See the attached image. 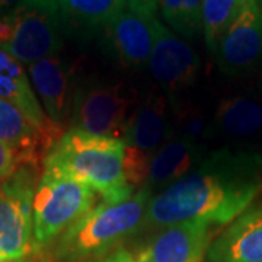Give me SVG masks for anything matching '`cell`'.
<instances>
[{"label":"cell","mask_w":262,"mask_h":262,"mask_svg":"<svg viewBox=\"0 0 262 262\" xmlns=\"http://www.w3.org/2000/svg\"><path fill=\"white\" fill-rule=\"evenodd\" d=\"M262 194V153L252 149L211 150L178 182L151 196L141 229L182 222L232 223Z\"/></svg>","instance_id":"obj_1"},{"label":"cell","mask_w":262,"mask_h":262,"mask_svg":"<svg viewBox=\"0 0 262 262\" xmlns=\"http://www.w3.org/2000/svg\"><path fill=\"white\" fill-rule=\"evenodd\" d=\"M125 143L70 128L48 151L42 172L94 188L105 201H122L136 191L124 173Z\"/></svg>","instance_id":"obj_2"},{"label":"cell","mask_w":262,"mask_h":262,"mask_svg":"<svg viewBox=\"0 0 262 262\" xmlns=\"http://www.w3.org/2000/svg\"><path fill=\"white\" fill-rule=\"evenodd\" d=\"M150 200V191L143 187L122 201L102 200L57 237L56 256L64 262L92 261L115 251L117 245L140 230Z\"/></svg>","instance_id":"obj_3"},{"label":"cell","mask_w":262,"mask_h":262,"mask_svg":"<svg viewBox=\"0 0 262 262\" xmlns=\"http://www.w3.org/2000/svg\"><path fill=\"white\" fill-rule=\"evenodd\" d=\"M63 47L57 0H27L0 18V50L22 64L56 56Z\"/></svg>","instance_id":"obj_4"},{"label":"cell","mask_w":262,"mask_h":262,"mask_svg":"<svg viewBox=\"0 0 262 262\" xmlns=\"http://www.w3.org/2000/svg\"><path fill=\"white\" fill-rule=\"evenodd\" d=\"M95 200L96 191L89 185L42 172L32 204L35 249L44 248L60 237L92 210Z\"/></svg>","instance_id":"obj_5"},{"label":"cell","mask_w":262,"mask_h":262,"mask_svg":"<svg viewBox=\"0 0 262 262\" xmlns=\"http://www.w3.org/2000/svg\"><path fill=\"white\" fill-rule=\"evenodd\" d=\"M41 173L22 166L0 184V262L22 261L35 249L32 204Z\"/></svg>","instance_id":"obj_6"},{"label":"cell","mask_w":262,"mask_h":262,"mask_svg":"<svg viewBox=\"0 0 262 262\" xmlns=\"http://www.w3.org/2000/svg\"><path fill=\"white\" fill-rule=\"evenodd\" d=\"M139 98L134 89L124 83L77 84L72 102L70 128L122 139Z\"/></svg>","instance_id":"obj_7"},{"label":"cell","mask_w":262,"mask_h":262,"mask_svg":"<svg viewBox=\"0 0 262 262\" xmlns=\"http://www.w3.org/2000/svg\"><path fill=\"white\" fill-rule=\"evenodd\" d=\"M229 77H251L262 70V2L248 0L226 29L214 53Z\"/></svg>","instance_id":"obj_8"},{"label":"cell","mask_w":262,"mask_h":262,"mask_svg":"<svg viewBox=\"0 0 262 262\" xmlns=\"http://www.w3.org/2000/svg\"><path fill=\"white\" fill-rule=\"evenodd\" d=\"M149 67L158 86L173 101L196 83L201 61L194 48L156 20Z\"/></svg>","instance_id":"obj_9"},{"label":"cell","mask_w":262,"mask_h":262,"mask_svg":"<svg viewBox=\"0 0 262 262\" xmlns=\"http://www.w3.org/2000/svg\"><path fill=\"white\" fill-rule=\"evenodd\" d=\"M223 141V147L252 149L262 140V94L225 96L208 121L207 141Z\"/></svg>","instance_id":"obj_10"},{"label":"cell","mask_w":262,"mask_h":262,"mask_svg":"<svg viewBox=\"0 0 262 262\" xmlns=\"http://www.w3.org/2000/svg\"><path fill=\"white\" fill-rule=\"evenodd\" d=\"M175 136V118L168 95L159 86L139 98L121 140L127 149L151 160L153 155Z\"/></svg>","instance_id":"obj_11"},{"label":"cell","mask_w":262,"mask_h":262,"mask_svg":"<svg viewBox=\"0 0 262 262\" xmlns=\"http://www.w3.org/2000/svg\"><path fill=\"white\" fill-rule=\"evenodd\" d=\"M211 227L196 220L165 226L133 255L137 262H204L211 245Z\"/></svg>","instance_id":"obj_12"},{"label":"cell","mask_w":262,"mask_h":262,"mask_svg":"<svg viewBox=\"0 0 262 262\" xmlns=\"http://www.w3.org/2000/svg\"><path fill=\"white\" fill-rule=\"evenodd\" d=\"M156 20L125 8L103 28L106 46L120 64L139 70L149 64Z\"/></svg>","instance_id":"obj_13"},{"label":"cell","mask_w":262,"mask_h":262,"mask_svg":"<svg viewBox=\"0 0 262 262\" xmlns=\"http://www.w3.org/2000/svg\"><path fill=\"white\" fill-rule=\"evenodd\" d=\"M28 76L44 113L53 122L66 127L70 120L73 94L72 72L61 57H47L28 66Z\"/></svg>","instance_id":"obj_14"},{"label":"cell","mask_w":262,"mask_h":262,"mask_svg":"<svg viewBox=\"0 0 262 262\" xmlns=\"http://www.w3.org/2000/svg\"><path fill=\"white\" fill-rule=\"evenodd\" d=\"M0 141L15 150L22 166L42 170L57 139L41 130L18 106L0 99Z\"/></svg>","instance_id":"obj_15"},{"label":"cell","mask_w":262,"mask_h":262,"mask_svg":"<svg viewBox=\"0 0 262 262\" xmlns=\"http://www.w3.org/2000/svg\"><path fill=\"white\" fill-rule=\"evenodd\" d=\"M207 153L204 143L175 134L153 155L143 188L156 195L195 169Z\"/></svg>","instance_id":"obj_16"},{"label":"cell","mask_w":262,"mask_h":262,"mask_svg":"<svg viewBox=\"0 0 262 262\" xmlns=\"http://www.w3.org/2000/svg\"><path fill=\"white\" fill-rule=\"evenodd\" d=\"M211 262H262V206L234 219L208 248Z\"/></svg>","instance_id":"obj_17"},{"label":"cell","mask_w":262,"mask_h":262,"mask_svg":"<svg viewBox=\"0 0 262 262\" xmlns=\"http://www.w3.org/2000/svg\"><path fill=\"white\" fill-rule=\"evenodd\" d=\"M0 99L18 106L31 121L57 140L66 133L44 113L24 64L3 50H0Z\"/></svg>","instance_id":"obj_18"},{"label":"cell","mask_w":262,"mask_h":262,"mask_svg":"<svg viewBox=\"0 0 262 262\" xmlns=\"http://www.w3.org/2000/svg\"><path fill=\"white\" fill-rule=\"evenodd\" d=\"M63 29L77 35L105 28L127 8L125 0H57Z\"/></svg>","instance_id":"obj_19"},{"label":"cell","mask_w":262,"mask_h":262,"mask_svg":"<svg viewBox=\"0 0 262 262\" xmlns=\"http://www.w3.org/2000/svg\"><path fill=\"white\" fill-rule=\"evenodd\" d=\"M248 0H203V35L214 54L220 39Z\"/></svg>","instance_id":"obj_20"},{"label":"cell","mask_w":262,"mask_h":262,"mask_svg":"<svg viewBox=\"0 0 262 262\" xmlns=\"http://www.w3.org/2000/svg\"><path fill=\"white\" fill-rule=\"evenodd\" d=\"M163 19L187 39L203 32V0H159Z\"/></svg>","instance_id":"obj_21"},{"label":"cell","mask_w":262,"mask_h":262,"mask_svg":"<svg viewBox=\"0 0 262 262\" xmlns=\"http://www.w3.org/2000/svg\"><path fill=\"white\" fill-rule=\"evenodd\" d=\"M19 168H22V162L16 151L0 141V184L13 175Z\"/></svg>","instance_id":"obj_22"},{"label":"cell","mask_w":262,"mask_h":262,"mask_svg":"<svg viewBox=\"0 0 262 262\" xmlns=\"http://www.w3.org/2000/svg\"><path fill=\"white\" fill-rule=\"evenodd\" d=\"M127 8L144 18H156L159 0H125Z\"/></svg>","instance_id":"obj_23"},{"label":"cell","mask_w":262,"mask_h":262,"mask_svg":"<svg viewBox=\"0 0 262 262\" xmlns=\"http://www.w3.org/2000/svg\"><path fill=\"white\" fill-rule=\"evenodd\" d=\"M88 262H137V259L134 258V255L127 249H117L113 252L106 253L101 258H96L92 261Z\"/></svg>","instance_id":"obj_24"},{"label":"cell","mask_w":262,"mask_h":262,"mask_svg":"<svg viewBox=\"0 0 262 262\" xmlns=\"http://www.w3.org/2000/svg\"><path fill=\"white\" fill-rule=\"evenodd\" d=\"M27 0H0V18L8 15L9 12L16 9L22 3H25Z\"/></svg>","instance_id":"obj_25"},{"label":"cell","mask_w":262,"mask_h":262,"mask_svg":"<svg viewBox=\"0 0 262 262\" xmlns=\"http://www.w3.org/2000/svg\"><path fill=\"white\" fill-rule=\"evenodd\" d=\"M15 262H22V261H15Z\"/></svg>","instance_id":"obj_26"},{"label":"cell","mask_w":262,"mask_h":262,"mask_svg":"<svg viewBox=\"0 0 262 262\" xmlns=\"http://www.w3.org/2000/svg\"><path fill=\"white\" fill-rule=\"evenodd\" d=\"M261 2H262V0H261Z\"/></svg>","instance_id":"obj_27"}]
</instances>
